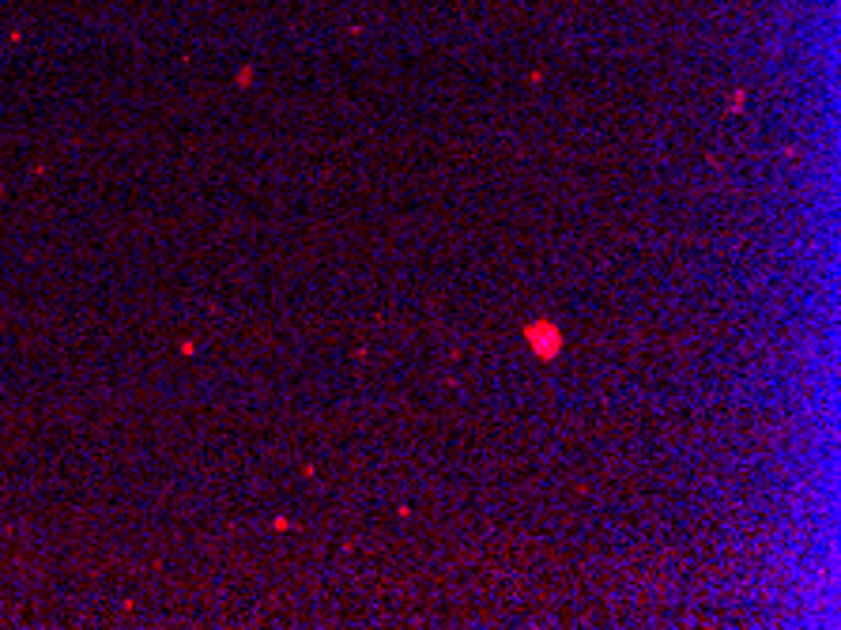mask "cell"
I'll return each mask as SVG.
<instances>
[{"label": "cell", "mask_w": 841, "mask_h": 630, "mask_svg": "<svg viewBox=\"0 0 841 630\" xmlns=\"http://www.w3.org/2000/svg\"><path fill=\"white\" fill-rule=\"evenodd\" d=\"M528 344L536 348V355L540 359H555L559 355V348H562V332L551 325V321H536V325H528Z\"/></svg>", "instance_id": "cell-1"}]
</instances>
